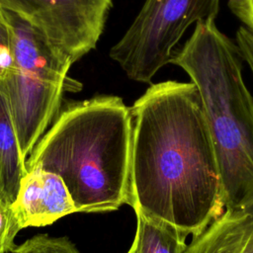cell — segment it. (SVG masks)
<instances>
[{
    "label": "cell",
    "mask_w": 253,
    "mask_h": 253,
    "mask_svg": "<svg viewBox=\"0 0 253 253\" xmlns=\"http://www.w3.org/2000/svg\"><path fill=\"white\" fill-rule=\"evenodd\" d=\"M136 231L127 253H185L186 236L172 224L139 211Z\"/></svg>",
    "instance_id": "cell-10"
},
{
    "label": "cell",
    "mask_w": 253,
    "mask_h": 253,
    "mask_svg": "<svg viewBox=\"0 0 253 253\" xmlns=\"http://www.w3.org/2000/svg\"><path fill=\"white\" fill-rule=\"evenodd\" d=\"M0 5L74 63L96 47L112 0H0Z\"/></svg>",
    "instance_id": "cell-6"
},
{
    "label": "cell",
    "mask_w": 253,
    "mask_h": 253,
    "mask_svg": "<svg viewBox=\"0 0 253 253\" xmlns=\"http://www.w3.org/2000/svg\"><path fill=\"white\" fill-rule=\"evenodd\" d=\"M235 42L253 74V33L244 26L239 27L235 35Z\"/></svg>",
    "instance_id": "cell-14"
},
{
    "label": "cell",
    "mask_w": 253,
    "mask_h": 253,
    "mask_svg": "<svg viewBox=\"0 0 253 253\" xmlns=\"http://www.w3.org/2000/svg\"><path fill=\"white\" fill-rule=\"evenodd\" d=\"M220 0H145L110 57L133 81L149 83L170 60L185 32L215 20Z\"/></svg>",
    "instance_id": "cell-5"
},
{
    "label": "cell",
    "mask_w": 253,
    "mask_h": 253,
    "mask_svg": "<svg viewBox=\"0 0 253 253\" xmlns=\"http://www.w3.org/2000/svg\"><path fill=\"white\" fill-rule=\"evenodd\" d=\"M132 118L118 96L68 104L38 141L27 170L57 174L78 212H107L130 206Z\"/></svg>",
    "instance_id": "cell-2"
},
{
    "label": "cell",
    "mask_w": 253,
    "mask_h": 253,
    "mask_svg": "<svg viewBox=\"0 0 253 253\" xmlns=\"http://www.w3.org/2000/svg\"><path fill=\"white\" fill-rule=\"evenodd\" d=\"M28 172L22 156L13 119L0 79V193L13 204Z\"/></svg>",
    "instance_id": "cell-9"
},
{
    "label": "cell",
    "mask_w": 253,
    "mask_h": 253,
    "mask_svg": "<svg viewBox=\"0 0 253 253\" xmlns=\"http://www.w3.org/2000/svg\"><path fill=\"white\" fill-rule=\"evenodd\" d=\"M185 253H253V214L223 211L193 237Z\"/></svg>",
    "instance_id": "cell-8"
},
{
    "label": "cell",
    "mask_w": 253,
    "mask_h": 253,
    "mask_svg": "<svg viewBox=\"0 0 253 253\" xmlns=\"http://www.w3.org/2000/svg\"><path fill=\"white\" fill-rule=\"evenodd\" d=\"M231 13L253 33V0H228Z\"/></svg>",
    "instance_id": "cell-13"
},
{
    "label": "cell",
    "mask_w": 253,
    "mask_h": 253,
    "mask_svg": "<svg viewBox=\"0 0 253 253\" xmlns=\"http://www.w3.org/2000/svg\"><path fill=\"white\" fill-rule=\"evenodd\" d=\"M130 207L202 233L223 213L215 150L203 102L193 82L150 85L130 108Z\"/></svg>",
    "instance_id": "cell-1"
},
{
    "label": "cell",
    "mask_w": 253,
    "mask_h": 253,
    "mask_svg": "<svg viewBox=\"0 0 253 253\" xmlns=\"http://www.w3.org/2000/svg\"><path fill=\"white\" fill-rule=\"evenodd\" d=\"M13 32L12 62L1 79L22 156L26 159L57 115L72 60L38 31L7 11Z\"/></svg>",
    "instance_id": "cell-4"
},
{
    "label": "cell",
    "mask_w": 253,
    "mask_h": 253,
    "mask_svg": "<svg viewBox=\"0 0 253 253\" xmlns=\"http://www.w3.org/2000/svg\"><path fill=\"white\" fill-rule=\"evenodd\" d=\"M243 57L215 20L196 24L170 63L197 86L210 126L225 211L253 214V96L242 76Z\"/></svg>",
    "instance_id": "cell-3"
},
{
    "label": "cell",
    "mask_w": 253,
    "mask_h": 253,
    "mask_svg": "<svg viewBox=\"0 0 253 253\" xmlns=\"http://www.w3.org/2000/svg\"><path fill=\"white\" fill-rule=\"evenodd\" d=\"M12 205L0 193V253L11 252L15 248V236L22 229Z\"/></svg>",
    "instance_id": "cell-11"
},
{
    "label": "cell",
    "mask_w": 253,
    "mask_h": 253,
    "mask_svg": "<svg viewBox=\"0 0 253 253\" xmlns=\"http://www.w3.org/2000/svg\"><path fill=\"white\" fill-rule=\"evenodd\" d=\"M13 32L7 11L0 5V79H2L12 62Z\"/></svg>",
    "instance_id": "cell-12"
},
{
    "label": "cell",
    "mask_w": 253,
    "mask_h": 253,
    "mask_svg": "<svg viewBox=\"0 0 253 253\" xmlns=\"http://www.w3.org/2000/svg\"><path fill=\"white\" fill-rule=\"evenodd\" d=\"M12 207L21 228L45 226L78 212L62 178L41 168L28 170Z\"/></svg>",
    "instance_id": "cell-7"
}]
</instances>
